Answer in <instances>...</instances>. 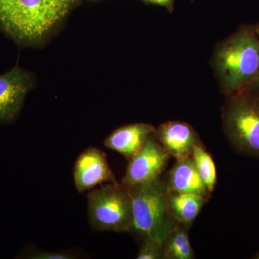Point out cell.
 <instances>
[{"mask_svg": "<svg viewBox=\"0 0 259 259\" xmlns=\"http://www.w3.org/2000/svg\"><path fill=\"white\" fill-rule=\"evenodd\" d=\"M169 192L192 194L209 199L211 192L199 176L192 157L177 159L166 180Z\"/></svg>", "mask_w": 259, "mask_h": 259, "instance_id": "11", "label": "cell"}, {"mask_svg": "<svg viewBox=\"0 0 259 259\" xmlns=\"http://www.w3.org/2000/svg\"><path fill=\"white\" fill-rule=\"evenodd\" d=\"M32 87L31 76L18 65L0 75V124L15 120Z\"/></svg>", "mask_w": 259, "mask_h": 259, "instance_id": "7", "label": "cell"}, {"mask_svg": "<svg viewBox=\"0 0 259 259\" xmlns=\"http://www.w3.org/2000/svg\"><path fill=\"white\" fill-rule=\"evenodd\" d=\"M170 157L171 156L156 139L155 134L152 135L142 148L130 158L122 185L134 187L161 178Z\"/></svg>", "mask_w": 259, "mask_h": 259, "instance_id": "6", "label": "cell"}, {"mask_svg": "<svg viewBox=\"0 0 259 259\" xmlns=\"http://www.w3.org/2000/svg\"><path fill=\"white\" fill-rule=\"evenodd\" d=\"M254 30L255 32H256L257 35H258V36L259 37V23L258 25H256L255 26H254Z\"/></svg>", "mask_w": 259, "mask_h": 259, "instance_id": "19", "label": "cell"}, {"mask_svg": "<svg viewBox=\"0 0 259 259\" xmlns=\"http://www.w3.org/2000/svg\"><path fill=\"white\" fill-rule=\"evenodd\" d=\"M133 207L131 233L143 240L149 239L161 245L176 221L168 209L166 181L159 178L148 183L128 187Z\"/></svg>", "mask_w": 259, "mask_h": 259, "instance_id": "3", "label": "cell"}, {"mask_svg": "<svg viewBox=\"0 0 259 259\" xmlns=\"http://www.w3.org/2000/svg\"><path fill=\"white\" fill-rule=\"evenodd\" d=\"M155 133L153 126L143 122L122 126L108 136L105 146L130 159Z\"/></svg>", "mask_w": 259, "mask_h": 259, "instance_id": "10", "label": "cell"}, {"mask_svg": "<svg viewBox=\"0 0 259 259\" xmlns=\"http://www.w3.org/2000/svg\"><path fill=\"white\" fill-rule=\"evenodd\" d=\"M190 227L175 223L162 243L163 259H192L194 253L189 237Z\"/></svg>", "mask_w": 259, "mask_h": 259, "instance_id": "13", "label": "cell"}, {"mask_svg": "<svg viewBox=\"0 0 259 259\" xmlns=\"http://www.w3.org/2000/svg\"><path fill=\"white\" fill-rule=\"evenodd\" d=\"M74 185L78 192H86L102 184L118 183L105 153L96 148H89L75 162Z\"/></svg>", "mask_w": 259, "mask_h": 259, "instance_id": "8", "label": "cell"}, {"mask_svg": "<svg viewBox=\"0 0 259 259\" xmlns=\"http://www.w3.org/2000/svg\"><path fill=\"white\" fill-rule=\"evenodd\" d=\"M145 1L153 4L161 5V6L168 7L171 5L173 0H145Z\"/></svg>", "mask_w": 259, "mask_h": 259, "instance_id": "18", "label": "cell"}, {"mask_svg": "<svg viewBox=\"0 0 259 259\" xmlns=\"http://www.w3.org/2000/svg\"><path fill=\"white\" fill-rule=\"evenodd\" d=\"M76 0H0V28L20 44H33L49 35Z\"/></svg>", "mask_w": 259, "mask_h": 259, "instance_id": "1", "label": "cell"}, {"mask_svg": "<svg viewBox=\"0 0 259 259\" xmlns=\"http://www.w3.org/2000/svg\"><path fill=\"white\" fill-rule=\"evenodd\" d=\"M192 160L199 176L203 180L209 192L212 193L217 183V171L212 156L202 144L197 145L192 151Z\"/></svg>", "mask_w": 259, "mask_h": 259, "instance_id": "14", "label": "cell"}, {"mask_svg": "<svg viewBox=\"0 0 259 259\" xmlns=\"http://www.w3.org/2000/svg\"><path fill=\"white\" fill-rule=\"evenodd\" d=\"M155 136L165 151L176 159L190 157L194 148L202 144L194 130L180 121L162 124L156 130Z\"/></svg>", "mask_w": 259, "mask_h": 259, "instance_id": "9", "label": "cell"}, {"mask_svg": "<svg viewBox=\"0 0 259 259\" xmlns=\"http://www.w3.org/2000/svg\"><path fill=\"white\" fill-rule=\"evenodd\" d=\"M244 90L254 94V95L259 97V73L258 76H256V78L253 80V82L250 83L249 86Z\"/></svg>", "mask_w": 259, "mask_h": 259, "instance_id": "17", "label": "cell"}, {"mask_svg": "<svg viewBox=\"0 0 259 259\" xmlns=\"http://www.w3.org/2000/svg\"><path fill=\"white\" fill-rule=\"evenodd\" d=\"M138 259H163L161 245L152 240H143L138 253Z\"/></svg>", "mask_w": 259, "mask_h": 259, "instance_id": "15", "label": "cell"}, {"mask_svg": "<svg viewBox=\"0 0 259 259\" xmlns=\"http://www.w3.org/2000/svg\"><path fill=\"white\" fill-rule=\"evenodd\" d=\"M224 132L237 153L259 158V97L243 91L228 96L223 107Z\"/></svg>", "mask_w": 259, "mask_h": 259, "instance_id": "4", "label": "cell"}, {"mask_svg": "<svg viewBox=\"0 0 259 259\" xmlns=\"http://www.w3.org/2000/svg\"><path fill=\"white\" fill-rule=\"evenodd\" d=\"M214 66L227 97L248 88L259 73V37L254 27L240 29L221 44Z\"/></svg>", "mask_w": 259, "mask_h": 259, "instance_id": "2", "label": "cell"}, {"mask_svg": "<svg viewBox=\"0 0 259 259\" xmlns=\"http://www.w3.org/2000/svg\"><path fill=\"white\" fill-rule=\"evenodd\" d=\"M88 199L89 220L93 230L131 233L133 207L128 187L107 184L89 192Z\"/></svg>", "mask_w": 259, "mask_h": 259, "instance_id": "5", "label": "cell"}, {"mask_svg": "<svg viewBox=\"0 0 259 259\" xmlns=\"http://www.w3.org/2000/svg\"><path fill=\"white\" fill-rule=\"evenodd\" d=\"M208 199L192 194L177 193L168 191L170 214L177 223L191 226Z\"/></svg>", "mask_w": 259, "mask_h": 259, "instance_id": "12", "label": "cell"}, {"mask_svg": "<svg viewBox=\"0 0 259 259\" xmlns=\"http://www.w3.org/2000/svg\"><path fill=\"white\" fill-rule=\"evenodd\" d=\"M33 259H71L74 258L72 255L66 254L61 252L38 251L30 257Z\"/></svg>", "mask_w": 259, "mask_h": 259, "instance_id": "16", "label": "cell"}, {"mask_svg": "<svg viewBox=\"0 0 259 259\" xmlns=\"http://www.w3.org/2000/svg\"><path fill=\"white\" fill-rule=\"evenodd\" d=\"M255 258L259 259V253H258V254L255 255Z\"/></svg>", "mask_w": 259, "mask_h": 259, "instance_id": "20", "label": "cell"}]
</instances>
